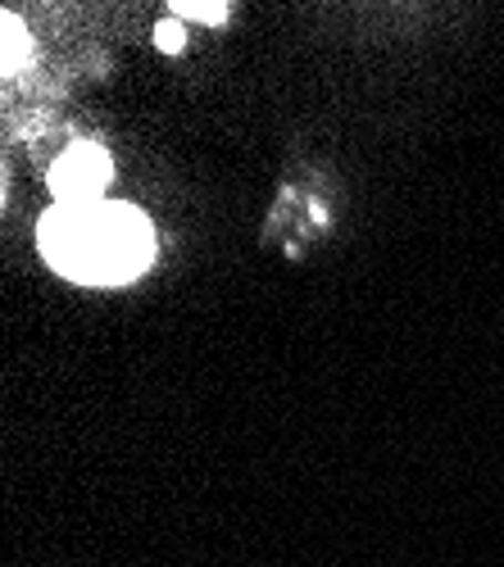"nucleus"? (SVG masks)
Returning <instances> with one entry per match:
<instances>
[{"label":"nucleus","instance_id":"nucleus-1","mask_svg":"<svg viewBox=\"0 0 504 567\" xmlns=\"http://www.w3.org/2000/svg\"><path fill=\"white\" fill-rule=\"evenodd\" d=\"M37 246L55 272L82 287H123L155 259V227L142 209L119 200L55 205L37 227Z\"/></svg>","mask_w":504,"mask_h":567},{"label":"nucleus","instance_id":"nucleus-2","mask_svg":"<svg viewBox=\"0 0 504 567\" xmlns=\"http://www.w3.org/2000/svg\"><path fill=\"white\" fill-rule=\"evenodd\" d=\"M110 177H114L110 155L101 146H91V141H73V146L51 168L55 205H91V200H101Z\"/></svg>","mask_w":504,"mask_h":567},{"label":"nucleus","instance_id":"nucleus-3","mask_svg":"<svg viewBox=\"0 0 504 567\" xmlns=\"http://www.w3.org/2000/svg\"><path fill=\"white\" fill-rule=\"evenodd\" d=\"M23 64V28L14 14H6V73H14Z\"/></svg>","mask_w":504,"mask_h":567},{"label":"nucleus","instance_id":"nucleus-4","mask_svg":"<svg viewBox=\"0 0 504 567\" xmlns=\"http://www.w3.org/2000/svg\"><path fill=\"white\" fill-rule=\"evenodd\" d=\"M173 14L196 19V23H223L227 19V6H173Z\"/></svg>","mask_w":504,"mask_h":567},{"label":"nucleus","instance_id":"nucleus-5","mask_svg":"<svg viewBox=\"0 0 504 567\" xmlns=\"http://www.w3.org/2000/svg\"><path fill=\"white\" fill-rule=\"evenodd\" d=\"M155 45H160V51H168V55L182 51V23H177V19H173V23L164 19V23L155 28Z\"/></svg>","mask_w":504,"mask_h":567}]
</instances>
